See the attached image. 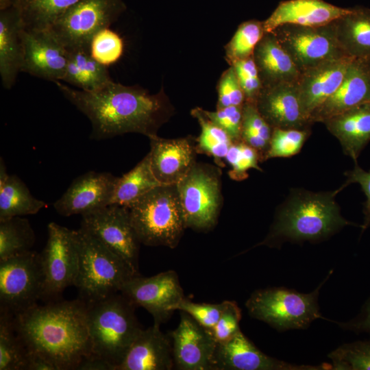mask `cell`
<instances>
[{"instance_id":"cell-44","label":"cell","mask_w":370,"mask_h":370,"mask_svg":"<svg viewBox=\"0 0 370 370\" xmlns=\"http://www.w3.org/2000/svg\"><path fill=\"white\" fill-rule=\"evenodd\" d=\"M202 111L210 121L229 135L233 143L241 141L242 106L217 108L215 111L202 109Z\"/></svg>"},{"instance_id":"cell-6","label":"cell","mask_w":370,"mask_h":370,"mask_svg":"<svg viewBox=\"0 0 370 370\" xmlns=\"http://www.w3.org/2000/svg\"><path fill=\"white\" fill-rule=\"evenodd\" d=\"M133 227L140 244L175 248L186 229L176 184H161L130 208Z\"/></svg>"},{"instance_id":"cell-45","label":"cell","mask_w":370,"mask_h":370,"mask_svg":"<svg viewBox=\"0 0 370 370\" xmlns=\"http://www.w3.org/2000/svg\"><path fill=\"white\" fill-rule=\"evenodd\" d=\"M244 102L243 91L234 67L230 66L222 73L219 79L217 108L232 106H241Z\"/></svg>"},{"instance_id":"cell-1","label":"cell","mask_w":370,"mask_h":370,"mask_svg":"<svg viewBox=\"0 0 370 370\" xmlns=\"http://www.w3.org/2000/svg\"><path fill=\"white\" fill-rule=\"evenodd\" d=\"M64 97L90 121V138L103 140L127 133L149 138L174 114V107L163 88L155 94L139 86H125L112 80L95 91L74 89L53 82Z\"/></svg>"},{"instance_id":"cell-38","label":"cell","mask_w":370,"mask_h":370,"mask_svg":"<svg viewBox=\"0 0 370 370\" xmlns=\"http://www.w3.org/2000/svg\"><path fill=\"white\" fill-rule=\"evenodd\" d=\"M310 134L309 128L272 130L269 148L264 161L270 158H289L297 154Z\"/></svg>"},{"instance_id":"cell-3","label":"cell","mask_w":370,"mask_h":370,"mask_svg":"<svg viewBox=\"0 0 370 370\" xmlns=\"http://www.w3.org/2000/svg\"><path fill=\"white\" fill-rule=\"evenodd\" d=\"M345 186L325 192L294 189L278 208L266 237L254 247H280L284 243L328 239L347 225H358L341 214L336 196Z\"/></svg>"},{"instance_id":"cell-46","label":"cell","mask_w":370,"mask_h":370,"mask_svg":"<svg viewBox=\"0 0 370 370\" xmlns=\"http://www.w3.org/2000/svg\"><path fill=\"white\" fill-rule=\"evenodd\" d=\"M241 310L234 301H227L218 321L211 330L217 343L232 338L239 330Z\"/></svg>"},{"instance_id":"cell-22","label":"cell","mask_w":370,"mask_h":370,"mask_svg":"<svg viewBox=\"0 0 370 370\" xmlns=\"http://www.w3.org/2000/svg\"><path fill=\"white\" fill-rule=\"evenodd\" d=\"M370 102V69L368 61L354 59L340 86L312 113V125Z\"/></svg>"},{"instance_id":"cell-27","label":"cell","mask_w":370,"mask_h":370,"mask_svg":"<svg viewBox=\"0 0 370 370\" xmlns=\"http://www.w3.org/2000/svg\"><path fill=\"white\" fill-rule=\"evenodd\" d=\"M23 28L18 10L14 5L0 10V75L3 86L10 89L21 72Z\"/></svg>"},{"instance_id":"cell-8","label":"cell","mask_w":370,"mask_h":370,"mask_svg":"<svg viewBox=\"0 0 370 370\" xmlns=\"http://www.w3.org/2000/svg\"><path fill=\"white\" fill-rule=\"evenodd\" d=\"M221 171L197 163L176 184L186 228L207 232L217 224L222 205Z\"/></svg>"},{"instance_id":"cell-39","label":"cell","mask_w":370,"mask_h":370,"mask_svg":"<svg viewBox=\"0 0 370 370\" xmlns=\"http://www.w3.org/2000/svg\"><path fill=\"white\" fill-rule=\"evenodd\" d=\"M328 358L334 370H370V340L343 344Z\"/></svg>"},{"instance_id":"cell-14","label":"cell","mask_w":370,"mask_h":370,"mask_svg":"<svg viewBox=\"0 0 370 370\" xmlns=\"http://www.w3.org/2000/svg\"><path fill=\"white\" fill-rule=\"evenodd\" d=\"M121 293L136 307L145 308L153 318L155 324L166 322L184 293L175 271L161 272L151 277L136 275L128 280Z\"/></svg>"},{"instance_id":"cell-29","label":"cell","mask_w":370,"mask_h":370,"mask_svg":"<svg viewBox=\"0 0 370 370\" xmlns=\"http://www.w3.org/2000/svg\"><path fill=\"white\" fill-rule=\"evenodd\" d=\"M46 203L34 197L25 184L16 175H9L0 158V220L34 214Z\"/></svg>"},{"instance_id":"cell-28","label":"cell","mask_w":370,"mask_h":370,"mask_svg":"<svg viewBox=\"0 0 370 370\" xmlns=\"http://www.w3.org/2000/svg\"><path fill=\"white\" fill-rule=\"evenodd\" d=\"M332 25L337 43L346 56L370 61V8H350Z\"/></svg>"},{"instance_id":"cell-26","label":"cell","mask_w":370,"mask_h":370,"mask_svg":"<svg viewBox=\"0 0 370 370\" xmlns=\"http://www.w3.org/2000/svg\"><path fill=\"white\" fill-rule=\"evenodd\" d=\"M323 123L354 162L370 141V102L332 116Z\"/></svg>"},{"instance_id":"cell-49","label":"cell","mask_w":370,"mask_h":370,"mask_svg":"<svg viewBox=\"0 0 370 370\" xmlns=\"http://www.w3.org/2000/svg\"><path fill=\"white\" fill-rule=\"evenodd\" d=\"M76 370H115V367L109 362L90 355L81 361Z\"/></svg>"},{"instance_id":"cell-15","label":"cell","mask_w":370,"mask_h":370,"mask_svg":"<svg viewBox=\"0 0 370 370\" xmlns=\"http://www.w3.org/2000/svg\"><path fill=\"white\" fill-rule=\"evenodd\" d=\"M330 364L295 365L269 356L239 330L232 338L217 343L212 370H328Z\"/></svg>"},{"instance_id":"cell-9","label":"cell","mask_w":370,"mask_h":370,"mask_svg":"<svg viewBox=\"0 0 370 370\" xmlns=\"http://www.w3.org/2000/svg\"><path fill=\"white\" fill-rule=\"evenodd\" d=\"M126 10L122 0H80L48 29L66 49H88L93 36Z\"/></svg>"},{"instance_id":"cell-7","label":"cell","mask_w":370,"mask_h":370,"mask_svg":"<svg viewBox=\"0 0 370 370\" xmlns=\"http://www.w3.org/2000/svg\"><path fill=\"white\" fill-rule=\"evenodd\" d=\"M332 271L318 287L309 293H301L285 287L258 289L245 303L249 314L269 325L279 332L304 330L318 319L319 291Z\"/></svg>"},{"instance_id":"cell-5","label":"cell","mask_w":370,"mask_h":370,"mask_svg":"<svg viewBox=\"0 0 370 370\" xmlns=\"http://www.w3.org/2000/svg\"><path fill=\"white\" fill-rule=\"evenodd\" d=\"M78 271L74 286L87 304L119 293L137 274L119 256L79 227L76 230Z\"/></svg>"},{"instance_id":"cell-4","label":"cell","mask_w":370,"mask_h":370,"mask_svg":"<svg viewBox=\"0 0 370 370\" xmlns=\"http://www.w3.org/2000/svg\"><path fill=\"white\" fill-rule=\"evenodd\" d=\"M135 308L121 292L87 304L91 356L109 362L115 370L143 330Z\"/></svg>"},{"instance_id":"cell-48","label":"cell","mask_w":370,"mask_h":370,"mask_svg":"<svg viewBox=\"0 0 370 370\" xmlns=\"http://www.w3.org/2000/svg\"><path fill=\"white\" fill-rule=\"evenodd\" d=\"M345 330L356 333L366 332L370 335V297L362 307L360 312L354 319L344 323H337Z\"/></svg>"},{"instance_id":"cell-17","label":"cell","mask_w":370,"mask_h":370,"mask_svg":"<svg viewBox=\"0 0 370 370\" xmlns=\"http://www.w3.org/2000/svg\"><path fill=\"white\" fill-rule=\"evenodd\" d=\"M116 180L110 173L88 171L72 182L53 207L64 217L99 210L111 205Z\"/></svg>"},{"instance_id":"cell-52","label":"cell","mask_w":370,"mask_h":370,"mask_svg":"<svg viewBox=\"0 0 370 370\" xmlns=\"http://www.w3.org/2000/svg\"><path fill=\"white\" fill-rule=\"evenodd\" d=\"M368 63H369V69H370V61H368Z\"/></svg>"},{"instance_id":"cell-2","label":"cell","mask_w":370,"mask_h":370,"mask_svg":"<svg viewBox=\"0 0 370 370\" xmlns=\"http://www.w3.org/2000/svg\"><path fill=\"white\" fill-rule=\"evenodd\" d=\"M14 324L28 350L44 356L58 370H76L91 355L87 304L79 298L37 304L14 316Z\"/></svg>"},{"instance_id":"cell-21","label":"cell","mask_w":370,"mask_h":370,"mask_svg":"<svg viewBox=\"0 0 370 370\" xmlns=\"http://www.w3.org/2000/svg\"><path fill=\"white\" fill-rule=\"evenodd\" d=\"M353 60L348 56L334 58L301 73L297 82L299 97L308 122L314 110L340 86Z\"/></svg>"},{"instance_id":"cell-20","label":"cell","mask_w":370,"mask_h":370,"mask_svg":"<svg viewBox=\"0 0 370 370\" xmlns=\"http://www.w3.org/2000/svg\"><path fill=\"white\" fill-rule=\"evenodd\" d=\"M256 106L272 129H304L311 125L302 111L297 82L262 88Z\"/></svg>"},{"instance_id":"cell-31","label":"cell","mask_w":370,"mask_h":370,"mask_svg":"<svg viewBox=\"0 0 370 370\" xmlns=\"http://www.w3.org/2000/svg\"><path fill=\"white\" fill-rule=\"evenodd\" d=\"M161 185L151 168L147 153L132 170L117 177L111 204L130 208L148 192Z\"/></svg>"},{"instance_id":"cell-50","label":"cell","mask_w":370,"mask_h":370,"mask_svg":"<svg viewBox=\"0 0 370 370\" xmlns=\"http://www.w3.org/2000/svg\"><path fill=\"white\" fill-rule=\"evenodd\" d=\"M26 370H58L57 367L40 354L29 351Z\"/></svg>"},{"instance_id":"cell-47","label":"cell","mask_w":370,"mask_h":370,"mask_svg":"<svg viewBox=\"0 0 370 370\" xmlns=\"http://www.w3.org/2000/svg\"><path fill=\"white\" fill-rule=\"evenodd\" d=\"M347 180L343 184L345 187L350 184H358L366 196V201L364 203V222L361 225L362 231L370 227V171H366L360 168L357 162L355 163L354 168L345 173Z\"/></svg>"},{"instance_id":"cell-25","label":"cell","mask_w":370,"mask_h":370,"mask_svg":"<svg viewBox=\"0 0 370 370\" xmlns=\"http://www.w3.org/2000/svg\"><path fill=\"white\" fill-rule=\"evenodd\" d=\"M253 59L262 86L297 82L300 77L292 59L273 32H264L256 45Z\"/></svg>"},{"instance_id":"cell-16","label":"cell","mask_w":370,"mask_h":370,"mask_svg":"<svg viewBox=\"0 0 370 370\" xmlns=\"http://www.w3.org/2000/svg\"><path fill=\"white\" fill-rule=\"evenodd\" d=\"M21 72L49 81L62 80L67 64V51L49 30L22 29Z\"/></svg>"},{"instance_id":"cell-36","label":"cell","mask_w":370,"mask_h":370,"mask_svg":"<svg viewBox=\"0 0 370 370\" xmlns=\"http://www.w3.org/2000/svg\"><path fill=\"white\" fill-rule=\"evenodd\" d=\"M242 114L241 141L254 148L263 162L273 129L260 114L256 103L245 101Z\"/></svg>"},{"instance_id":"cell-24","label":"cell","mask_w":370,"mask_h":370,"mask_svg":"<svg viewBox=\"0 0 370 370\" xmlns=\"http://www.w3.org/2000/svg\"><path fill=\"white\" fill-rule=\"evenodd\" d=\"M349 10L323 0L282 1L263 21L264 30L271 32L284 24L309 27L326 25L347 14Z\"/></svg>"},{"instance_id":"cell-34","label":"cell","mask_w":370,"mask_h":370,"mask_svg":"<svg viewBox=\"0 0 370 370\" xmlns=\"http://www.w3.org/2000/svg\"><path fill=\"white\" fill-rule=\"evenodd\" d=\"M35 241L27 219L14 217L0 220V261L32 251Z\"/></svg>"},{"instance_id":"cell-33","label":"cell","mask_w":370,"mask_h":370,"mask_svg":"<svg viewBox=\"0 0 370 370\" xmlns=\"http://www.w3.org/2000/svg\"><path fill=\"white\" fill-rule=\"evenodd\" d=\"M28 352L16 329L14 316L0 311V370H26Z\"/></svg>"},{"instance_id":"cell-35","label":"cell","mask_w":370,"mask_h":370,"mask_svg":"<svg viewBox=\"0 0 370 370\" xmlns=\"http://www.w3.org/2000/svg\"><path fill=\"white\" fill-rule=\"evenodd\" d=\"M191 115L197 120L201 129L196 141L197 152L212 157L217 165L224 166L225 157L233 143L231 138L208 119L202 108H195Z\"/></svg>"},{"instance_id":"cell-42","label":"cell","mask_w":370,"mask_h":370,"mask_svg":"<svg viewBox=\"0 0 370 370\" xmlns=\"http://www.w3.org/2000/svg\"><path fill=\"white\" fill-rule=\"evenodd\" d=\"M235 70L245 95V101L256 103L262 90V84L253 56L231 64Z\"/></svg>"},{"instance_id":"cell-30","label":"cell","mask_w":370,"mask_h":370,"mask_svg":"<svg viewBox=\"0 0 370 370\" xmlns=\"http://www.w3.org/2000/svg\"><path fill=\"white\" fill-rule=\"evenodd\" d=\"M67 64L62 81L84 91L99 90L111 82L107 66L99 63L88 49L67 50Z\"/></svg>"},{"instance_id":"cell-41","label":"cell","mask_w":370,"mask_h":370,"mask_svg":"<svg viewBox=\"0 0 370 370\" xmlns=\"http://www.w3.org/2000/svg\"><path fill=\"white\" fill-rule=\"evenodd\" d=\"M123 47L120 36L106 27L99 31L92 38L90 54L99 63L108 66L121 58Z\"/></svg>"},{"instance_id":"cell-12","label":"cell","mask_w":370,"mask_h":370,"mask_svg":"<svg viewBox=\"0 0 370 370\" xmlns=\"http://www.w3.org/2000/svg\"><path fill=\"white\" fill-rule=\"evenodd\" d=\"M271 32L300 71L346 56L340 49L332 23L319 27L284 24Z\"/></svg>"},{"instance_id":"cell-43","label":"cell","mask_w":370,"mask_h":370,"mask_svg":"<svg viewBox=\"0 0 370 370\" xmlns=\"http://www.w3.org/2000/svg\"><path fill=\"white\" fill-rule=\"evenodd\" d=\"M226 304L227 300L219 304H199L184 298L176 305L175 310L187 313L201 325L212 330L218 321Z\"/></svg>"},{"instance_id":"cell-32","label":"cell","mask_w":370,"mask_h":370,"mask_svg":"<svg viewBox=\"0 0 370 370\" xmlns=\"http://www.w3.org/2000/svg\"><path fill=\"white\" fill-rule=\"evenodd\" d=\"M80 0H16L12 5L18 10L23 29L41 31L51 25Z\"/></svg>"},{"instance_id":"cell-10","label":"cell","mask_w":370,"mask_h":370,"mask_svg":"<svg viewBox=\"0 0 370 370\" xmlns=\"http://www.w3.org/2000/svg\"><path fill=\"white\" fill-rule=\"evenodd\" d=\"M44 275L40 254L32 250L0 261V311L14 316L42 299Z\"/></svg>"},{"instance_id":"cell-23","label":"cell","mask_w":370,"mask_h":370,"mask_svg":"<svg viewBox=\"0 0 370 370\" xmlns=\"http://www.w3.org/2000/svg\"><path fill=\"white\" fill-rule=\"evenodd\" d=\"M174 367L170 336L153 323L140 331L116 370H170Z\"/></svg>"},{"instance_id":"cell-51","label":"cell","mask_w":370,"mask_h":370,"mask_svg":"<svg viewBox=\"0 0 370 370\" xmlns=\"http://www.w3.org/2000/svg\"><path fill=\"white\" fill-rule=\"evenodd\" d=\"M16 0H0V10L12 6Z\"/></svg>"},{"instance_id":"cell-37","label":"cell","mask_w":370,"mask_h":370,"mask_svg":"<svg viewBox=\"0 0 370 370\" xmlns=\"http://www.w3.org/2000/svg\"><path fill=\"white\" fill-rule=\"evenodd\" d=\"M264 32L263 21L253 19L241 23L225 48L229 64L252 57Z\"/></svg>"},{"instance_id":"cell-11","label":"cell","mask_w":370,"mask_h":370,"mask_svg":"<svg viewBox=\"0 0 370 370\" xmlns=\"http://www.w3.org/2000/svg\"><path fill=\"white\" fill-rule=\"evenodd\" d=\"M40 260L44 275L42 300H60L64 290L75 284L78 271L76 230L51 222ZM46 301V302H47Z\"/></svg>"},{"instance_id":"cell-19","label":"cell","mask_w":370,"mask_h":370,"mask_svg":"<svg viewBox=\"0 0 370 370\" xmlns=\"http://www.w3.org/2000/svg\"><path fill=\"white\" fill-rule=\"evenodd\" d=\"M151 168L161 184H177L196 164L198 153L190 136L149 138Z\"/></svg>"},{"instance_id":"cell-18","label":"cell","mask_w":370,"mask_h":370,"mask_svg":"<svg viewBox=\"0 0 370 370\" xmlns=\"http://www.w3.org/2000/svg\"><path fill=\"white\" fill-rule=\"evenodd\" d=\"M174 366L179 370H212L217 346L210 330L182 312L177 327L169 334Z\"/></svg>"},{"instance_id":"cell-13","label":"cell","mask_w":370,"mask_h":370,"mask_svg":"<svg viewBox=\"0 0 370 370\" xmlns=\"http://www.w3.org/2000/svg\"><path fill=\"white\" fill-rule=\"evenodd\" d=\"M80 227L123 258L137 274L140 243L133 227L130 209L111 204L82 216Z\"/></svg>"},{"instance_id":"cell-40","label":"cell","mask_w":370,"mask_h":370,"mask_svg":"<svg viewBox=\"0 0 370 370\" xmlns=\"http://www.w3.org/2000/svg\"><path fill=\"white\" fill-rule=\"evenodd\" d=\"M225 162L231 166L229 175L234 180H245L247 171L251 169L262 171L259 166V162H261L259 153L242 141L232 144L225 157Z\"/></svg>"}]
</instances>
